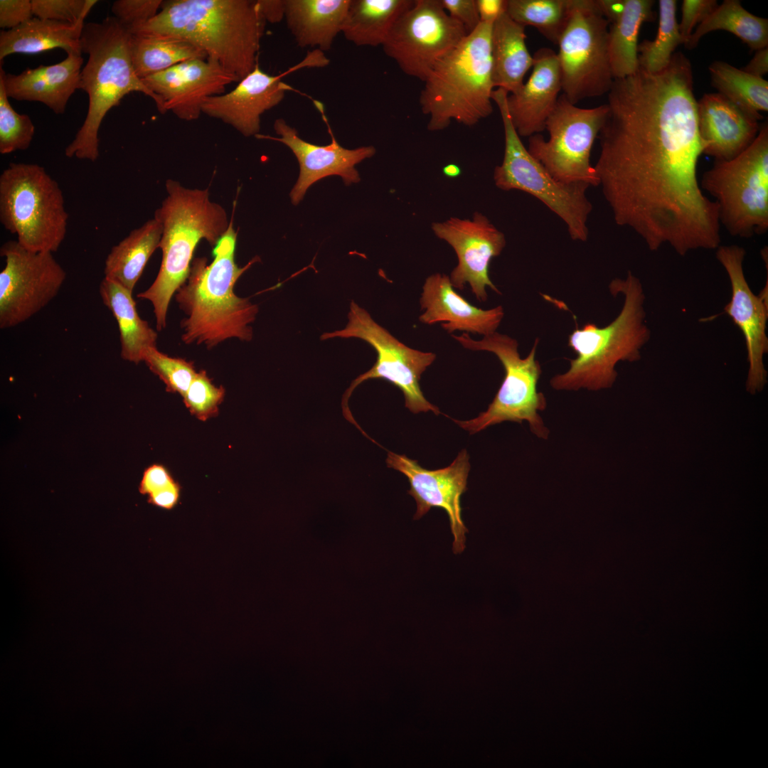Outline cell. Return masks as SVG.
Instances as JSON below:
<instances>
[{"instance_id":"83f0119b","label":"cell","mask_w":768,"mask_h":768,"mask_svg":"<svg viewBox=\"0 0 768 768\" xmlns=\"http://www.w3.org/2000/svg\"><path fill=\"white\" fill-rule=\"evenodd\" d=\"M525 26L514 21L506 12L494 21L491 36L492 77L494 87L508 94L517 92L533 67V57L526 43Z\"/></svg>"},{"instance_id":"7402d4cb","label":"cell","mask_w":768,"mask_h":768,"mask_svg":"<svg viewBox=\"0 0 768 768\" xmlns=\"http://www.w3.org/2000/svg\"><path fill=\"white\" fill-rule=\"evenodd\" d=\"M274 129L279 137L261 134L255 137L281 142L288 146L297 157L300 172L289 194L294 205L303 199L307 189L313 183L326 176H339L348 186L358 183L360 176L355 166L375 154V149L373 146H363L353 149L343 148L337 142L329 127V132L332 140L330 144L326 146L311 144L301 139L296 129L289 126L282 118L274 121Z\"/></svg>"},{"instance_id":"ffe728a7","label":"cell","mask_w":768,"mask_h":768,"mask_svg":"<svg viewBox=\"0 0 768 768\" xmlns=\"http://www.w3.org/2000/svg\"><path fill=\"white\" fill-rule=\"evenodd\" d=\"M432 229L457 255L458 265L449 277L454 288L462 290L468 283L479 302L487 300V287L501 294L489 277V267L492 258L501 253L506 241L504 234L486 216L476 212L471 219L450 218L433 223Z\"/></svg>"},{"instance_id":"836d02e7","label":"cell","mask_w":768,"mask_h":768,"mask_svg":"<svg viewBox=\"0 0 768 768\" xmlns=\"http://www.w3.org/2000/svg\"><path fill=\"white\" fill-rule=\"evenodd\" d=\"M724 30L740 38L751 50L768 46V20L744 9L738 0H725L693 32L685 45L695 47L700 38L711 31Z\"/></svg>"},{"instance_id":"60d3db41","label":"cell","mask_w":768,"mask_h":768,"mask_svg":"<svg viewBox=\"0 0 768 768\" xmlns=\"http://www.w3.org/2000/svg\"><path fill=\"white\" fill-rule=\"evenodd\" d=\"M225 395V388L214 385L206 370H201L182 397L191 414L201 421H206L218 415Z\"/></svg>"},{"instance_id":"484cf974","label":"cell","mask_w":768,"mask_h":768,"mask_svg":"<svg viewBox=\"0 0 768 768\" xmlns=\"http://www.w3.org/2000/svg\"><path fill=\"white\" fill-rule=\"evenodd\" d=\"M82 63L81 54L71 53L58 63L27 68L18 75L6 73L1 65L0 78L9 98L39 102L60 114L65 112L75 91L80 89Z\"/></svg>"},{"instance_id":"d6986e66","label":"cell","mask_w":768,"mask_h":768,"mask_svg":"<svg viewBox=\"0 0 768 768\" xmlns=\"http://www.w3.org/2000/svg\"><path fill=\"white\" fill-rule=\"evenodd\" d=\"M469 458L466 450L463 449L449 466L437 470L426 469L417 460L392 452H388L386 459L388 467L401 472L408 479L407 492L417 504L415 519L422 518L432 508L446 512L454 538V554L464 550L465 534L468 532L462 517L461 496L467 490Z\"/></svg>"},{"instance_id":"7bdbcfd3","label":"cell","mask_w":768,"mask_h":768,"mask_svg":"<svg viewBox=\"0 0 768 768\" xmlns=\"http://www.w3.org/2000/svg\"><path fill=\"white\" fill-rule=\"evenodd\" d=\"M162 0H117L112 12L129 31L153 18L161 9Z\"/></svg>"},{"instance_id":"cb8c5ba5","label":"cell","mask_w":768,"mask_h":768,"mask_svg":"<svg viewBox=\"0 0 768 768\" xmlns=\"http://www.w3.org/2000/svg\"><path fill=\"white\" fill-rule=\"evenodd\" d=\"M533 57L529 78L517 92L508 94L506 99L511 120L520 137H530L545 129V122L562 90L557 53L545 47L538 49Z\"/></svg>"},{"instance_id":"c3c4849f","label":"cell","mask_w":768,"mask_h":768,"mask_svg":"<svg viewBox=\"0 0 768 768\" xmlns=\"http://www.w3.org/2000/svg\"><path fill=\"white\" fill-rule=\"evenodd\" d=\"M181 486L176 482L174 485L148 496L149 503L165 510H171L178 503L181 496Z\"/></svg>"},{"instance_id":"5bb4252c","label":"cell","mask_w":768,"mask_h":768,"mask_svg":"<svg viewBox=\"0 0 768 768\" xmlns=\"http://www.w3.org/2000/svg\"><path fill=\"white\" fill-rule=\"evenodd\" d=\"M608 112L607 104L580 108L562 94L545 122L549 139L536 134L528 139V151L556 180L598 186L590 164V153Z\"/></svg>"},{"instance_id":"681fc988","label":"cell","mask_w":768,"mask_h":768,"mask_svg":"<svg viewBox=\"0 0 768 768\" xmlns=\"http://www.w3.org/2000/svg\"><path fill=\"white\" fill-rule=\"evenodd\" d=\"M256 2L266 22L274 23L284 18L285 0H257Z\"/></svg>"},{"instance_id":"e0dca14e","label":"cell","mask_w":768,"mask_h":768,"mask_svg":"<svg viewBox=\"0 0 768 768\" xmlns=\"http://www.w3.org/2000/svg\"><path fill=\"white\" fill-rule=\"evenodd\" d=\"M745 255V250L737 245H720L716 249V258L726 271L731 287V298L724 311L744 336L749 363L746 389L754 395L767 383L764 357L768 352V290L767 286L759 295L752 292L743 270Z\"/></svg>"},{"instance_id":"30bf717a","label":"cell","mask_w":768,"mask_h":768,"mask_svg":"<svg viewBox=\"0 0 768 768\" xmlns=\"http://www.w3.org/2000/svg\"><path fill=\"white\" fill-rule=\"evenodd\" d=\"M452 337L465 348L494 353L505 370L503 380L486 411L472 420L454 421L470 434L505 421L518 423L527 421L533 433L547 439L549 431L538 413L546 407L543 393L537 389L542 373L540 364L535 359L538 338L528 355L522 358L518 351V341L496 331L479 341L472 339L468 333Z\"/></svg>"},{"instance_id":"4dcf8cb0","label":"cell","mask_w":768,"mask_h":768,"mask_svg":"<svg viewBox=\"0 0 768 768\" xmlns=\"http://www.w3.org/2000/svg\"><path fill=\"white\" fill-rule=\"evenodd\" d=\"M654 4L651 0H623L621 12L609 23L607 49L614 80L639 69L638 36L642 23L654 19Z\"/></svg>"},{"instance_id":"8d00e7d4","label":"cell","mask_w":768,"mask_h":768,"mask_svg":"<svg viewBox=\"0 0 768 768\" xmlns=\"http://www.w3.org/2000/svg\"><path fill=\"white\" fill-rule=\"evenodd\" d=\"M571 0H506V12L518 23L535 28L558 45L568 22Z\"/></svg>"},{"instance_id":"1f68e13d","label":"cell","mask_w":768,"mask_h":768,"mask_svg":"<svg viewBox=\"0 0 768 768\" xmlns=\"http://www.w3.org/2000/svg\"><path fill=\"white\" fill-rule=\"evenodd\" d=\"M161 234V225L155 218L131 231L107 255L105 277L133 292L149 258L159 248Z\"/></svg>"},{"instance_id":"e575fe53","label":"cell","mask_w":768,"mask_h":768,"mask_svg":"<svg viewBox=\"0 0 768 768\" xmlns=\"http://www.w3.org/2000/svg\"><path fill=\"white\" fill-rule=\"evenodd\" d=\"M131 53L142 80L189 59L207 58L204 51L187 41L159 35L132 34Z\"/></svg>"},{"instance_id":"2e32d148","label":"cell","mask_w":768,"mask_h":768,"mask_svg":"<svg viewBox=\"0 0 768 768\" xmlns=\"http://www.w3.org/2000/svg\"><path fill=\"white\" fill-rule=\"evenodd\" d=\"M5 266L0 272V328L19 325L39 312L58 294L66 272L52 252H34L17 240L0 248Z\"/></svg>"},{"instance_id":"9c48e42d","label":"cell","mask_w":768,"mask_h":768,"mask_svg":"<svg viewBox=\"0 0 768 768\" xmlns=\"http://www.w3.org/2000/svg\"><path fill=\"white\" fill-rule=\"evenodd\" d=\"M714 198L728 233L750 238L768 230V124L753 142L728 161H715L699 181Z\"/></svg>"},{"instance_id":"603a6c76","label":"cell","mask_w":768,"mask_h":768,"mask_svg":"<svg viewBox=\"0 0 768 768\" xmlns=\"http://www.w3.org/2000/svg\"><path fill=\"white\" fill-rule=\"evenodd\" d=\"M697 119L702 152L715 161L740 154L760 128L759 119L718 92L706 93L697 101Z\"/></svg>"},{"instance_id":"f6af8a7d","label":"cell","mask_w":768,"mask_h":768,"mask_svg":"<svg viewBox=\"0 0 768 768\" xmlns=\"http://www.w3.org/2000/svg\"><path fill=\"white\" fill-rule=\"evenodd\" d=\"M31 0H1L0 27L16 28L33 18Z\"/></svg>"},{"instance_id":"d4e9b609","label":"cell","mask_w":768,"mask_h":768,"mask_svg":"<svg viewBox=\"0 0 768 768\" xmlns=\"http://www.w3.org/2000/svg\"><path fill=\"white\" fill-rule=\"evenodd\" d=\"M420 302L425 311L419 320L429 325L440 322L448 333L462 331L485 336L496 331L504 315L501 306L484 310L471 304L454 290L449 277L440 273L425 279Z\"/></svg>"},{"instance_id":"7a4b0ae2","label":"cell","mask_w":768,"mask_h":768,"mask_svg":"<svg viewBox=\"0 0 768 768\" xmlns=\"http://www.w3.org/2000/svg\"><path fill=\"white\" fill-rule=\"evenodd\" d=\"M266 23L256 1L171 0L130 32L187 41L240 81L258 63Z\"/></svg>"},{"instance_id":"4fadbf2b","label":"cell","mask_w":768,"mask_h":768,"mask_svg":"<svg viewBox=\"0 0 768 768\" xmlns=\"http://www.w3.org/2000/svg\"><path fill=\"white\" fill-rule=\"evenodd\" d=\"M609 26L597 0H571L557 57L563 95L574 105L607 94L612 85L607 49Z\"/></svg>"},{"instance_id":"4316f807","label":"cell","mask_w":768,"mask_h":768,"mask_svg":"<svg viewBox=\"0 0 768 768\" xmlns=\"http://www.w3.org/2000/svg\"><path fill=\"white\" fill-rule=\"evenodd\" d=\"M351 0H285L287 26L301 48L331 49Z\"/></svg>"},{"instance_id":"b9f144b4","label":"cell","mask_w":768,"mask_h":768,"mask_svg":"<svg viewBox=\"0 0 768 768\" xmlns=\"http://www.w3.org/2000/svg\"><path fill=\"white\" fill-rule=\"evenodd\" d=\"M96 0H31L37 18L76 23L85 18Z\"/></svg>"},{"instance_id":"f1b7e54d","label":"cell","mask_w":768,"mask_h":768,"mask_svg":"<svg viewBox=\"0 0 768 768\" xmlns=\"http://www.w3.org/2000/svg\"><path fill=\"white\" fill-rule=\"evenodd\" d=\"M82 18L76 23L32 18L21 26L0 33V60L11 54H36L62 48L67 54H82Z\"/></svg>"},{"instance_id":"f546056e","label":"cell","mask_w":768,"mask_h":768,"mask_svg":"<svg viewBox=\"0 0 768 768\" xmlns=\"http://www.w3.org/2000/svg\"><path fill=\"white\" fill-rule=\"evenodd\" d=\"M99 292L117 321L122 358L138 364L148 348H156L157 333L139 316L132 292L106 277L101 281Z\"/></svg>"},{"instance_id":"bcb514c9","label":"cell","mask_w":768,"mask_h":768,"mask_svg":"<svg viewBox=\"0 0 768 768\" xmlns=\"http://www.w3.org/2000/svg\"><path fill=\"white\" fill-rule=\"evenodd\" d=\"M440 2L447 14L462 24L468 33L481 23L476 0H440Z\"/></svg>"},{"instance_id":"ee69618b","label":"cell","mask_w":768,"mask_h":768,"mask_svg":"<svg viewBox=\"0 0 768 768\" xmlns=\"http://www.w3.org/2000/svg\"><path fill=\"white\" fill-rule=\"evenodd\" d=\"M718 5L715 0L683 1L682 17L678 28L684 45L688 42L695 25L703 22Z\"/></svg>"},{"instance_id":"44dd1931","label":"cell","mask_w":768,"mask_h":768,"mask_svg":"<svg viewBox=\"0 0 768 768\" xmlns=\"http://www.w3.org/2000/svg\"><path fill=\"white\" fill-rule=\"evenodd\" d=\"M161 101L164 112L181 119H197L208 97L222 95L225 87L240 80L218 62L193 58L142 79Z\"/></svg>"},{"instance_id":"816d5d0a","label":"cell","mask_w":768,"mask_h":768,"mask_svg":"<svg viewBox=\"0 0 768 768\" xmlns=\"http://www.w3.org/2000/svg\"><path fill=\"white\" fill-rule=\"evenodd\" d=\"M742 70L755 77L763 78L768 73V48L756 50L753 58Z\"/></svg>"},{"instance_id":"74e56055","label":"cell","mask_w":768,"mask_h":768,"mask_svg":"<svg viewBox=\"0 0 768 768\" xmlns=\"http://www.w3.org/2000/svg\"><path fill=\"white\" fill-rule=\"evenodd\" d=\"M676 1L659 0V24L656 38L638 45L639 68L651 73L666 68L677 46L683 43L676 19Z\"/></svg>"},{"instance_id":"f35d334b","label":"cell","mask_w":768,"mask_h":768,"mask_svg":"<svg viewBox=\"0 0 768 768\" xmlns=\"http://www.w3.org/2000/svg\"><path fill=\"white\" fill-rule=\"evenodd\" d=\"M34 134L35 127L30 117L18 114L11 107L0 78V153L8 154L27 149Z\"/></svg>"},{"instance_id":"277c9868","label":"cell","mask_w":768,"mask_h":768,"mask_svg":"<svg viewBox=\"0 0 768 768\" xmlns=\"http://www.w3.org/2000/svg\"><path fill=\"white\" fill-rule=\"evenodd\" d=\"M132 33L115 17L85 23L81 35L82 53L88 60L82 68L80 89L88 95L86 117L73 140L65 149L68 158L95 161L100 155L99 130L107 113L127 95L139 92L151 97L159 112V97L140 79L131 53Z\"/></svg>"},{"instance_id":"d6a6232c","label":"cell","mask_w":768,"mask_h":768,"mask_svg":"<svg viewBox=\"0 0 768 768\" xmlns=\"http://www.w3.org/2000/svg\"><path fill=\"white\" fill-rule=\"evenodd\" d=\"M414 0H351L341 33L357 46L385 43L400 15Z\"/></svg>"},{"instance_id":"52a82bcc","label":"cell","mask_w":768,"mask_h":768,"mask_svg":"<svg viewBox=\"0 0 768 768\" xmlns=\"http://www.w3.org/2000/svg\"><path fill=\"white\" fill-rule=\"evenodd\" d=\"M493 23L481 22L424 81L419 102L422 112L429 116L430 131L444 129L454 120L471 127L493 112Z\"/></svg>"},{"instance_id":"8992f818","label":"cell","mask_w":768,"mask_h":768,"mask_svg":"<svg viewBox=\"0 0 768 768\" xmlns=\"http://www.w3.org/2000/svg\"><path fill=\"white\" fill-rule=\"evenodd\" d=\"M612 295H624L619 315L608 325L598 327L587 323L577 326L568 337V346L576 353L569 369L550 380L555 390H599L616 380L619 361L634 362L651 338L644 309L645 294L639 278L630 271L625 279L615 278L609 285Z\"/></svg>"},{"instance_id":"ba28073f","label":"cell","mask_w":768,"mask_h":768,"mask_svg":"<svg viewBox=\"0 0 768 768\" xmlns=\"http://www.w3.org/2000/svg\"><path fill=\"white\" fill-rule=\"evenodd\" d=\"M63 191L44 167L11 162L0 175V222L34 252H55L67 233Z\"/></svg>"},{"instance_id":"7c38bea8","label":"cell","mask_w":768,"mask_h":768,"mask_svg":"<svg viewBox=\"0 0 768 768\" xmlns=\"http://www.w3.org/2000/svg\"><path fill=\"white\" fill-rule=\"evenodd\" d=\"M348 319L345 328L324 333L321 339L337 337L362 339L375 349L377 358L373 367L357 377L346 390L342 401L346 419L356 424L348 400L357 386L373 378L384 379L399 388L404 395L405 407L412 412L432 411L438 415L439 408L427 400L420 385L422 373L434 362L436 355L413 349L401 343L354 301L351 302Z\"/></svg>"},{"instance_id":"ac0fdd59","label":"cell","mask_w":768,"mask_h":768,"mask_svg":"<svg viewBox=\"0 0 768 768\" xmlns=\"http://www.w3.org/2000/svg\"><path fill=\"white\" fill-rule=\"evenodd\" d=\"M329 62L324 52L313 50L301 62L277 75L265 73L257 63L233 90L208 97L202 113L231 125L245 137H255L260 134L262 114L278 105L287 91L294 90L282 78L304 68L325 67Z\"/></svg>"},{"instance_id":"7dc6e473","label":"cell","mask_w":768,"mask_h":768,"mask_svg":"<svg viewBox=\"0 0 768 768\" xmlns=\"http://www.w3.org/2000/svg\"><path fill=\"white\" fill-rule=\"evenodd\" d=\"M175 483L176 481L164 465L154 464L144 469L139 485V491L142 495L149 496Z\"/></svg>"},{"instance_id":"f5cc1de1","label":"cell","mask_w":768,"mask_h":768,"mask_svg":"<svg viewBox=\"0 0 768 768\" xmlns=\"http://www.w3.org/2000/svg\"><path fill=\"white\" fill-rule=\"evenodd\" d=\"M443 173L447 176L456 177L460 174L461 170L457 165L450 164L443 168Z\"/></svg>"},{"instance_id":"8fae6325","label":"cell","mask_w":768,"mask_h":768,"mask_svg":"<svg viewBox=\"0 0 768 768\" xmlns=\"http://www.w3.org/2000/svg\"><path fill=\"white\" fill-rule=\"evenodd\" d=\"M501 88L492 92L504 129L505 149L501 165L496 166L494 180L503 191L519 190L543 203L566 224L573 240L585 242L589 236L587 220L592 205L586 196L589 185L566 183L554 178L528 152L511 120L506 99Z\"/></svg>"},{"instance_id":"3957f363","label":"cell","mask_w":768,"mask_h":768,"mask_svg":"<svg viewBox=\"0 0 768 768\" xmlns=\"http://www.w3.org/2000/svg\"><path fill=\"white\" fill-rule=\"evenodd\" d=\"M233 220L226 233L213 248V259L193 260L186 281L175 293V299L186 317L181 327V340L186 344H203L211 348L229 338L249 341L252 338L250 324L258 307L247 298L234 292L240 276L257 260L240 267L235 262L238 233Z\"/></svg>"},{"instance_id":"d590c367","label":"cell","mask_w":768,"mask_h":768,"mask_svg":"<svg viewBox=\"0 0 768 768\" xmlns=\"http://www.w3.org/2000/svg\"><path fill=\"white\" fill-rule=\"evenodd\" d=\"M712 85L737 106L762 119L760 112L768 110V82L723 61H714L709 68Z\"/></svg>"},{"instance_id":"ab89813d","label":"cell","mask_w":768,"mask_h":768,"mask_svg":"<svg viewBox=\"0 0 768 768\" xmlns=\"http://www.w3.org/2000/svg\"><path fill=\"white\" fill-rule=\"evenodd\" d=\"M142 361L164 382L167 392L181 396L186 393L197 373L192 362L169 356L157 348H148L144 353Z\"/></svg>"},{"instance_id":"6da1fadb","label":"cell","mask_w":768,"mask_h":768,"mask_svg":"<svg viewBox=\"0 0 768 768\" xmlns=\"http://www.w3.org/2000/svg\"><path fill=\"white\" fill-rule=\"evenodd\" d=\"M607 105L594 167L614 222L651 251L716 250L718 208L697 177L703 152L689 59L674 53L658 73L639 68L614 79Z\"/></svg>"},{"instance_id":"9a60e30c","label":"cell","mask_w":768,"mask_h":768,"mask_svg":"<svg viewBox=\"0 0 768 768\" xmlns=\"http://www.w3.org/2000/svg\"><path fill=\"white\" fill-rule=\"evenodd\" d=\"M467 34L440 0H414L395 21L382 47L405 74L424 82Z\"/></svg>"},{"instance_id":"f907efd6","label":"cell","mask_w":768,"mask_h":768,"mask_svg":"<svg viewBox=\"0 0 768 768\" xmlns=\"http://www.w3.org/2000/svg\"><path fill=\"white\" fill-rule=\"evenodd\" d=\"M481 22H494L506 11V0H476Z\"/></svg>"},{"instance_id":"5b68a950","label":"cell","mask_w":768,"mask_h":768,"mask_svg":"<svg viewBox=\"0 0 768 768\" xmlns=\"http://www.w3.org/2000/svg\"><path fill=\"white\" fill-rule=\"evenodd\" d=\"M165 186L167 195L154 216L162 227L160 269L151 286L137 294L151 303L159 331L166 326L173 295L188 277L198 242L205 240L214 247L230 223L224 208L210 200L208 188H188L173 179Z\"/></svg>"}]
</instances>
